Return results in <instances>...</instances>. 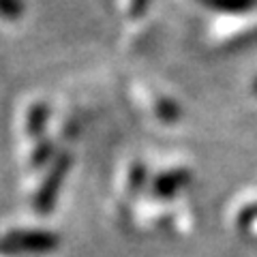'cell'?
<instances>
[{
  "mask_svg": "<svg viewBox=\"0 0 257 257\" xmlns=\"http://www.w3.org/2000/svg\"><path fill=\"white\" fill-rule=\"evenodd\" d=\"M56 244V238L50 234H39V231H20L7 238L5 251L15 246L18 251H45Z\"/></svg>",
  "mask_w": 257,
  "mask_h": 257,
  "instance_id": "6da1fadb",
  "label": "cell"
},
{
  "mask_svg": "<svg viewBox=\"0 0 257 257\" xmlns=\"http://www.w3.org/2000/svg\"><path fill=\"white\" fill-rule=\"evenodd\" d=\"M146 7V0H133V13H142Z\"/></svg>",
  "mask_w": 257,
  "mask_h": 257,
  "instance_id": "7a4b0ae2",
  "label": "cell"
},
{
  "mask_svg": "<svg viewBox=\"0 0 257 257\" xmlns=\"http://www.w3.org/2000/svg\"><path fill=\"white\" fill-rule=\"evenodd\" d=\"M255 90H257V82H255Z\"/></svg>",
  "mask_w": 257,
  "mask_h": 257,
  "instance_id": "3957f363",
  "label": "cell"
}]
</instances>
